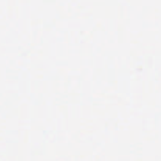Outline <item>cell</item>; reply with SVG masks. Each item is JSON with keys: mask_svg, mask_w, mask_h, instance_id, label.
I'll return each mask as SVG.
<instances>
[]
</instances>
